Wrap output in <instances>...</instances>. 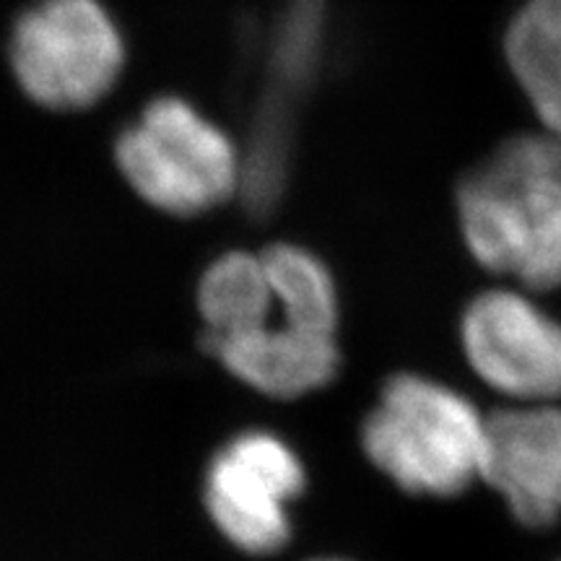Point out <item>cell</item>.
Instances as JSON below:
<instances>
[{"label":"cell","instance_id":"6da1fadb","mask_svg":"<svg viewBox=\"0 0 561 561\" xmlns=\"http://www.w3.org/2000/svg\"><path fill=\"white\" fill-rule=\"evenodd\" d=\"M462 240L476 263L525 291L561 286V138L523 133L496 146L458 187Z\"/></svg>","mask_w":561,"mask_h":561},{"label":"cell","instance_id":"7a4b0ae2","mask_svg":"<svg viewBox=\"0 0 561 561\" xmlns=\"http://www.w3.org/2000/svg\"><path fill=\"white\" fill-rule=\"evenodd\" d=\"M486 416L458 390L421 375L390 377L362 426L377 471L413 496H458L481 479Z\"/></svg>","mask_w":561,"mask_h":561},{"label":"cell","instance_id":"3957f363","mask_svg":"<svg viewBox=\"0 0 561 561\" xmlns=\"http://www.w3.org/2000/svg\"><path fill=\"white\" fill-rule=\"evenodd\" d=\"M115 159L133 191L164 214H203L242 187L237 146L178 96H161L140 112L117 138Z\"/></svg>","mask_w":561,"mask_h":561},{"label":"cell","instance_id":"277c9868","mask_svg":"<svg viewBox=\"0 0 561 561\" xmlns=\"http://www.w3.org/2000/svg\"><path fill=\"white\" fill-rule=\"evenodd\" d=\"M11 68L26 96L50 110H87L121 79L125 45L100 0H39L16 21Z\"/></svg>","mask_w":561,"mask_h":561},{"label":"cell","instance_id":"5b68a950","mask_svg":"<svg viewBox=\"0 0 561 561\" xmlns=\"http://www.w3.org/2000/svg\"><path fill=\"white\" fill-rule=\"evenodd\" d=\"M307 471L278 434L250 430L229 439L206 471V510L221 536L252 557L289 543V507L305 491Z\"/></svg>","mask_w":561,"mask_h":561},{"label":"cell","instance_id":"8992f818","mask_svg":"<svg viewBox=\"0 0 561 561\" xmlns=\"http://www.w3.org/2000/svg\"><path fill=\"white\" fill-rule=\"evenodd\" d=\"M460 343L479 380L515 403L561 398V322L525 291L479 294L462 312Z\"/></svg>","mask_w":561,"mask_h":561},{"label":"cell","instance_id":"52a82bcc","mask_svg":"<svg viewBox=\"0 0 561 561\" xmlns=\"http://www.w3.org/2000/svg\"><path fill=\"white\" fill-rule=\"evenodd\" d=\"M481 481L507 502L515 520L546 528L561 517V409L515 403L486 416Z\"/></svg>","mask_w":561,"mask_h":561},{"label":"cell","instance_id":"ba28073f","mask_svg":"<svg viewBox=\"0 0 561 561\" xmlns=\"http://www.w3.org/2000/svg\"><path fill=\"white\" fill-rule=\"evenodd\" d=\"M229 375L271 398H299L325 388L339 371L335 335H314L291 325H265L237 339L206 343Z\"/></svg>","mask_w":561,"mask_h":561},{"label":"cell","instance_id":"9c48e42d","mask_svg":"<svg viewBox=\"0 0 561 561\" xmlns=\"http://www.w3.org/2000/svg\"><path fill=\"white\" fill-rule=\"evenodd\" d=\"M198 312L206 343L237 339L284 320L261 252L234 250L210 263L198 284Z\"/></svg>","mask_w":561,"mask_h":561},{"label":"cell","instance_id":"30bf717a","mask_svg":"<svg viewBox=\"0 0 561 561\" xmlns=\"http://www.w3.org/2000/svg\"><path fill=\"white\" fill-rule=\"evenodd\" d=\"M504 55L543 128L561 138V0H525Z\"/></svg>","mask_w":561,"mask_h":561},{"label":"cell","instance_id":"8fae6325","mask_svg":"<svg viewBox=\"0 0 561 561\" xmlns=\"http://www.w3.org/2000/svg\"><path fill=\"white\" fill-rule=\"evenodd\" d=\"M261 255L286 322L305 333L335 335L339 291L328 265L297 244H271Z\"/></svg>","mask_w":561,"mask_h":561},{"label":"cell","instance_id":"7c38bea8","mask_svg":"<svg viewBox=\"0 0 561 561\" xmlns=\"http://www.w3.org/2000/svg\"><path fill=\"white\" fill-rule=\"evenodd\" d=\"M318 561H343V559H318Z\"/></svg>","mask_w":561,"mask_h":561}]
</instances>
